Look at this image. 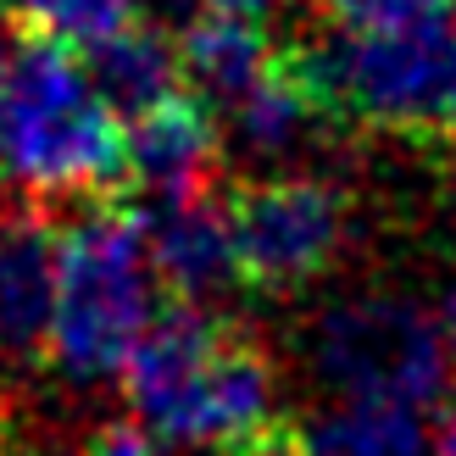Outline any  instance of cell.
<instances>
[{"mask_svg":"<svg viewBox=\"0 0 456 456\" xmlns=\"http://www.w3.org/2000/svg\"><path fill=\"white\" fill-rule=\"evenodd\" d=\"M123 395L145 435L212 456L250 451L279 428V368L245 323L167 301L123 368Z\"/></svg>","mask_w":456,"mask_h":456,"instance_id":"obj_1","label":"cell"},{"mask_svg":"<svg viewBox=\"0 0 456 456\" xmlns=\"http://www.w3.org/2000/svg\"><path fill=\"white\" fill-rule=\"evenodd\" d=\"M0 190L22 207L128 200V123L61 39L17 34L0 78Z\"/></svg>","mask_w":456,"mask_h":456,"instance_id":"obj_2","label":"cell"},{"mask_svg":"<svg viewBox=\"0 0 456 456\" xmlns=\"http://www.w3.org/2000/svg\"><path fill=\"white\" fill-rule=\"evenodd\" d=\"M301 61L339 140L456 156V12L406 34L301 39Z\"/></svg>","mask_w":456,"mask_h":456,"instance_id":"obj_3","label":"cell"},{"mask_svg":"<svg viewBox=\"0 0 456 456\" xmlns=\"http://www.w3.org/2000/svg\"><path fill=\"white\" fill-rule=\"evenodd\" d=\"M156 306L151 228L134 200H101L61 228V289L51 329V368L67 384L123 379Z\"/></svg>","mask_w":456,"mask_h":456,"instance_id":"obj_4","label":"cell"},{"mask_svg":"<svg viewBox=\"0 0 456 456\" xmlns=\"http://www.w3.org/2000/svg\"><path fill=\"white\" fill-rule=\"evenodd\" d=\"M312 368L329 390H339V401H390L412 412H440L456 356L440 312L395 289H368L334 301L317 317Z\"/></svg>","mask_w":456,"mask_h":456,"instance_id":"obj_5","label":"cell"},{"mask_svg":"<svg viewBox=\"0 0 456 456\" xmlns=\"http://www.w3.org/2000/svg\"><path fill=\"white\" fill-rule=\"evenodd\" d=\"M223 217L234 279L250 295H301L329 279L351 245V195L317 173L228 178Z\"/></svg>","mask_w":456,"mask_h":456,"instance_id":"obj_6","label":"cell"},{"mask_svg":"<svg viewBox=\"0 0 456 456\" xmlns=\"http://www.w3.org/2000/svg\"><path fill=\"white\" fill-rule=\"evenodd\" d=\"M223 184V118L195 89L128 123V200L140 212L217 195Z\"/></svg>","mask_w":456,"mask_h":456,"instance_id":"obj_7","label":"cell"},{"mask_svg":"<svg viewBox=\"0 0 456 456\" xmlns=\"http://www.w3.org/2000/svg\"><path fill=\"white\" fill-rule=\"evenodd\" d=\"M61 228L45 207L0 200V362H51Z\"/></svg>","mask_w":456,"mask_h":456,"instance_id":"obj_8","label":"cell"},{"mask_svg":"<svg viewBox=\"0 0 456 456\" xmlns=\"http://www.w3.org/2000/svg\"><path fill=\"white\" fill-rule=\"evenodd\" d=\"M151 267L167 301L207 306L217 289L234 284V245H228V217H223V190L200 200H178V207H151Z\"/></svg>","mask_w":456,"mask_h":456,"instance_id":"obj_9","label":"cell"},{"mask_svg":"<svg viewBox=\"0 0 456 456\" xmlns=\"http://www.w3.org/2000/svg\"><path fill=\"white\" fill-rule=\"evenodd\" d=\"M284 39L267 34V22L228 17V12H195L178 28V56H184V84L207 101L217 118L240 106L273 67H279Z\"/></svg>","mask_w":456,"mask_h":456,"instance_id":"obj_10","label":"cell"},{"mask_svg":"<svg viewBox=\"0 0 456 456\" xmlns=\"http://www.w3.org/2000/svg\"><path fill=\"white\" fill-rule=\"evenodd\" d=\"M84 67H89L95 89L123 123L145 118V111H156L162 101H173L178 89H190L184 84V56H178V34L162 28L156 17H128L111 39L89 45Z\"/></svg>","mask_w":456,"mask_h":456,"instance_id":"obj_11","label":"cell"},{"mask_svg":"<svg viewBox=\"0 0 456 456\" xmlns=\"http://www.w3.org/2000/svg\"><path fill=\"white\" fill-rule=\"evenodd\" d=\"M306 456H428V423L390 401H334L306 423Z\"/></svg>","mask_w":456,"mask_h":456,"instance_id":"obj_12","label":"cell"},{"mask_svg":"<svg viewBox=\"0 0 456 456\" xmlns=\"http://www.w3.org/2000/svg\"><path fill=\"white\" fill-rule=\"evenodd\" d=\"M339 34H406V28H423L435 17H451L456 0H312Z\"/></svg>","mask_w":456,"mask_h":456,"instance_id":"obj_13","label":"cell"},{"mask_svg":"<svg viewBox=\"0 0 456 456\" xmlns=\"http://www.w3.org/2000/svg\"><path fill=\"white\" fill-rule=\"evenodd\" d=\"M78 456H151V435H145L134 418H123V423H101L95 435L78 445Z\"/></svg>","mask_w":456,"mask_h":456,"instance_id":"obj_14","label":"cell"},{"mask_svg":"<svg viewBox=\"0 0 456 456\" xmlns=\"http://www.w3.org/2000/svg\"><path fill=\"white\" fill-rule=\"evenodd\" d=\"M200 12H228V17H250V22H267V17H279L289 12L295 0H195Z\"/></svg>","mask_w":456,"mask_h":456,"instance_id":"obj_15","label":"cell"},{"mask_svg":"<svg viewBox=\"0 0 456 456\" xmlns=\"http://www.w3.org/2000/svg\"><path fill=\"white\" fill-rule=\"evenodd\" d=\"M428 456H456V401H445L428 428Z\"/></svg>","mask_w":456,"mask_h":456,"instance_id":"obj_16","label":"cell"},{"mask_svg":"<svg viewBox=\"0 0 456 456\" xmlns=\"http://www.w3.org/2000/svg\"><path fill=\"white\" fill-rule=\"evenodd\" d=\"M435 312H440V329H445V339H451V356H456V284L445 289V301H440Z\"/></svg>","mask_w":456,"mask_h":456,"instance_id":"obj_17","label":"cell"},{"mask_svg":"<svg viewBox=\"0 0 456 456\" xmlns=\"http://www.w3.org/2000/svg\"><path fill=\"white\" fill-rule=\"evenodd\" d=\"M6 28H12V22H6V17H0V78H6V61H12V51H17V45L6 39Z\"/></svg>","mask_w":456,"mask_h":456,"instance_id":"obj_18","label":"cell"}]
</instances>
